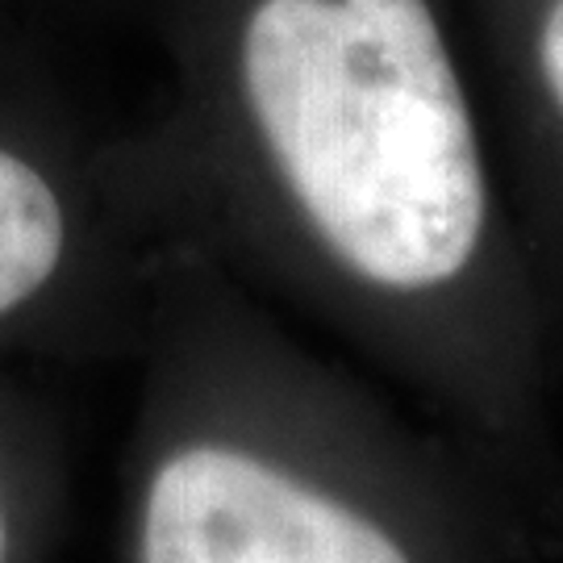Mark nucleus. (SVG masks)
I'll return each mask as SVG.
<instances>
[{
    "mask_svg": "<svg viewBox=\"0 0 563 563\" xmlns=\"http://www.w3.org/2000/svg\"><path fill=\"white\" fill-rule=\"evenodd\" d=\"M539 71L563 113V0H551L539 25Z\"/></svg>",
    "mask_w": 563,
    "mask_h": 563,
    "instance_id": "nucleus-4",
    "label": "nucleus"
},
{
    "mask_svg": "<svg viewBox=\"0 0 563 563\" xmlns=\"http://www.w3.org/2000/svg\"><path fill=\"white\" fill-rule=\"evenodd\" d=\"M0 30V334L34 318L76 255V197Z\"/></svg>",
    "mask_w": 563,
    "mask_h": 563,
    "instance_id": "nucleus-3",
    "label": "nucleus"
},
{
    "mask_svg": "<svg viewBox=\"0 0 563 563\" xmlns=\"http://www.w3.org/2000/svg\"><path fill=\"white\" fill-rule=\"evenodd\" d=\"M0 563H9V514H4V501H0Z\"/></svg>",
    "mask_w": 563,
    "mask_h": 563,
    "instance_id": "nucleus-5",
    "label": "nucleus"
},
{
    "mask_svg": "<svg viewBox=\"0 0 563 563\" xmlns=\"http://www.w3.org/2000/svg\"><path fill=\"white\" fill-rule=\"evenodd\" d=\"M188 67L346 272L426 292L472 263L488 180L430 0H205Z\"/></svg>",
    "mask_w": 563,
    "mask_h": 563,
    "instance_id": "nucleus-1",
    "label": "nucleus"
},
{
    "mask_svg": "<svg viewBox=\"0 0 563 563\" xmlns=\"http://www.w3.org/2000/svg\"><path fill=\"white\" fill-rule=\"evenodd\" d=\"M139 563H413L351 505L239 446H180L146 484Z\"/></svg>",
    "mask_w": 563,
    "mask_h": 563,
    "instance_id": "nucleus-2",
    "label": "nucleus"
}]
</instances>
